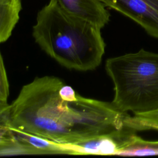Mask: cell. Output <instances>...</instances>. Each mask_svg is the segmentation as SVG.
<instances>
[{
    "mask_svg": "<svg viewBox=\"0 0 158 158\" xmlns=\"http://www.w3.org/2000/svg\"><path fill=\"white\" fill-rule=\"evenodd\" d=\"M129 115L112 102L82 96L54 76L35 78L0 109V120L10 127L63 144L129 129Z\"/></svg>",
    "mask_w": 158,
    "mask_h": 158,
    "instance_id": "1",
    "label": "cell"
},
{
    "mask_svg": "<svg viewBox=\"0 0 158 158\" xmlns=\"http://www.w3.org/2000/svg\"><path fill=\"white\" fill-rule=\"evenodd\" d=\"M101 29L49 0L38 12L32 35L35 42L60 65L78 71L93 70L105 52Z\"/></svg>",
    "mask_w": 158,
    "mask_h": 158,
    "instance_id": "2",
    "label": "cell"
},
{
    "mask_svg": "<svg viewBox=\"0 0 158 158\" xmlns=\"http://www.w3.org/2000/svg\"><path fill=\"white\" fill-rule=\"evenodd\" d=\"M105 69L117 109L133 114L158 109V54L141 49L108 59Z\"/></svg>",
    "mask_w": 158,
    "mask_h": 158,
    "instance_id": "3",
    "label": "cell"
},
{
    "mask_svg": "<svg viewBox=\"0 0 158 158\" xmlns=\"http://www.w3.org/2000/svg\"><path fill=\"white\" fill-rule=\"evenodd\" d=\"M69 154L63 144L10 127L0 120V155Z\"/></svg>",
    "mask_w": 158,
    "mask_h": 158,
    "instance_id": "4",
    "label": "cell"
},
{
    "mask_svg": "<svg viewBox=\"0 0 158 158\" xmlns=\"http://www.w3.org/2000/svg\"><path fill=\"white\" fill-rule=\"evenodd\" d=\"M139 25L149 35L158 39V0H101Z\"/></svg>",
    "mask_w": 158,
    "mask_h": 158,
    "instance_id": "5",
    "label": "cell"
},
{
    "mask_svg": "<svg viewBox=\"0 0 158 158\" xmlns=\"http://www.w3.org/2000/svg\"><path fill=\"white\" fill-rule=\"evenodd\" d=\"M134 132L135 131L127 129L65 146L69 151V155H117L125 146L130 135Z\"/></svg>",
    "mask_w": 158,
    "mask_h": 158,
    "instance_id": "6",
    "label": "cell"
},
{
    "mask_svg": "<svg viewBox=\"0 0 158 158\" xmlns=\"http://www.w3.org/2000/svg\"><path fill=\"white\" fill-rule=\"evenodd\" d=\"M69 12L88 20L101 28L110 20V13L101 0H57Z\"/></svg>",
    "mask_w": 158,
    "mask_h": 158,
    "instance_id": "7",
    "label": "cell"
},
{
    "mask_svg": "<svg viewBox=\"0 0 158 158\" xmlns=\"http://www.w3.org/2000/svg\"><path fill=\"white\" fill-rule=\"evenodd\" d=\"M21 0H0V42L6 41L20 19Z\"/></svg>",
    "mask_w": 158,
    "mask_h": 158,
    "instance_id": "8",
    "label": "cell"
},
{
    "mask_svg": "<svg viewBox=\"0 0 158 158\" xmlns=\"http://www.w3.org/2000/svg\"><path fill=\"white\" fill-rule=\"evenodd\" d=\"M131 133L125 146L117 152L118 156H151L158 155V141H148Z\"/></svg>",
    "mask_w": 158,
    "mask_h": 158,
    "instance_id": "9",
    "label": "cell"
},
{
    "mask_svg": "<svg viewBox=\"0 0 158 158\" xmlns=\"http://www.w3.org/2000/svg\"><path fill=\"white\" fill-rule=\"evenodd\" d=\"M128 128L134 131L158 130V109L140 114L129 115L126 120Z\"/></svg>",
    "mask_w": 158,
    "mask_h": 158,
    "instance_id": "10",
    "label": "cell"
},
{
    "mask_svg": "<svg viewBox=\"0 0 158 158\" xmlns=\"http://www.w3.org/2000/svg\"><path fill=\"white\" fill-rule=\"evenodd\" d=\"M9 95V84L2 54L0 57V109L9 105L7 99Z\"/></svg>",
    "mask_w": 158,
    "mask_h": 158,
    "instance_id": "11",
    "label": "cell"
}]
</instances>
